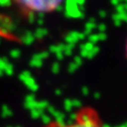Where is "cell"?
I'll list each match as a JSON object with an SVG mask.
<instances>
[{
  "label": "cell",
  "mask_w": 127,
  "mask_h": 127,
  "mask_svg": "<svg viewBox=\"0 0 127 127\" xmlns=\"http://www.w3.org/2000/svg\"><path fill=\"white\" fill-rule=\"evenodd\" d=\"M45 127H106L98 111L92 107H82L69 122L48 121Z\"/></svg>",
  "instance_id": "6da1fadb"
},
{
  "label": "cell",
  "mask_w": 127,
  "mask_h": 127,
  "mask_svg": "<svg viewBox=\"0 0 127 127\" xmlns=\"http://www.w3.org/2000/svg\"><path fill=\"white\" fill-rule=\"evenodd\" d=\"M28 15L45 14L57 10L65 0H14Z\"/></svg>",
  "instance_id": "7a4b0ae2"
},
{
  "label": "cell",
  "mask_w": 127,
  "mask_h": 127,
  "mask_svg": "<svg viewBox=\"0 0 127 127\" xmlns=\"http://www.w3.org/2000/svg\"><path fill=\"white\" fill-rule=\"evenodd\" d=\"M3 72L5 74H7V75H12V73H13V65L10 64V63H8V64L6 65V67L4 68Z\"/></svg>",
  "instance_id": "3957f363"
},
{
  "label": "cell",
  "mask_w": 127,
  "mask_h": 127,
  "mask_svg": "<svg viewBox=\"0 0 127 127\" xmlns=\"http://www.w3.org/2000/svg\"><path fill=\"white\" fill-rule=\"evenodd\" d=\"M7 64H8L7 59L6 58H3V57H0V70L4 71V68L6 67Z\"/></svg>",
  "instance_id": "277c9868"
},
{
  "label": "cell",
  "mask_w": 127,
  "mask_h": 127,
  "mask_svg": "<svg viewBox=\"0 0 127 127\" xmlns=\"http://www.w3.org/2000/svg\"><path fill=\"white\" fill-rule=\"evenodd\" d=\"M1 114H2V117H8V116L11 114V112H10V110L8 109L7 106H2Z\"/></svg>",
  "instance_id": "5b68a950"
},
{
  "label": "cell",
  "mask_w": 127,
  "mask_h": 127,
  "mask_svg": "<svg viewBox=\"0 0 127 127\" xmlns=\"http://www.w3.org/2000/svg\"><path fill=\"white\" fill-rule=\"evenodd\" d=\"M11 3V0H0V7L9 6Z\"/></svg>",
  "instance_id": "8992f818"
},
{
  "label": "cell",
  "mask_w": 127,
  "mask_h": 127,
  "mask_svg": "<svg viewBox=\"0 0 127 127\" xmlns=\"http://www.w3.org/2000/svg\"><path fill=\"white\" fill-rule=\"evenodd\" d=\"M19 55H20V51H18V50H16V49L10 51V56L13 57V58H17Z\"/></svg>",
  "instance_id": "52a82bcc"
},
{
  "label": "cell",
  "mask_w": 127,
  "mask_h": 127,
  "mask_svg": "<svg viewBox=\"0 0 127 127\" xmlns=\"http://www.w3.org/2000/svg\"><path fill=\"white\" fill-rule=\"evenodd\" d=\"M125 56L127 59V39H126V43H125Z\"/></svg>",
  "instance_id": "ba28073f"
},
{
  "label": "cell",
  "mask_w": 127,
  "mask_h": 127,
  "mask_svg": "<svg viewBox=\"0 0 127 127\" xmlns=\"http://www.w3.org/2000/svg\"><path fill=\"white\" fill-rule=\"evenodd\" d=\"M3 75V71H1V70H0V77H1Z\"/></svg>",
  "instance_id": "9c48e42d"
}]
</instances>
